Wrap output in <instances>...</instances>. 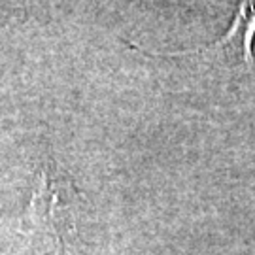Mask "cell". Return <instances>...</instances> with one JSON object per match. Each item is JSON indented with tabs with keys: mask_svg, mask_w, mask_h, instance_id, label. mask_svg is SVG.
<instances>
[{
	"mask_svg": "<svg viewBox=\"0 0 255 255\" xmlns=\"http://www.w3.org/2000/svg\"><path fill=\"white\" fill-rule=\"evenodd\" d=\"M254 40H255V0H240L235 11V17L229 28L218 42L206 47L178 51L172 55H193V53H210V51H238L240 59L248 68H254Z\"/></svg>",
	"mask_w": 255,
	"mask_h": 255,
	"instance_id": "6da1fadb",
	"label": "cell"
}]
</instances>
